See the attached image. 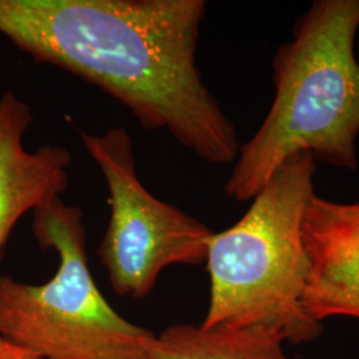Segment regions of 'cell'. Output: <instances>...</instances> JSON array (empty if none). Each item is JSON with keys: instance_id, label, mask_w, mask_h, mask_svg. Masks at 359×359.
Here are the masks:
<instances>
[{"instance_id": "6da1fadb", "label": "cell", "mask_w": 359, "mask_h": 359, "mask_svg": "<svg viewBox=\"0 0 359 359\" xmlns=\"http://www.w3.org/2000/svg\"><path fill=\"white\" fill-rule=\"evenodd\" d=\"M205 13L204 0H0V35L104 90L144 128L231 165L237 130L197 65Z\"/></svg>"}, {"instance_id": "7a4b0ae2", "label": "cell", "mask_w": 359, "mask_h": 359, "mask_svg": "<svg viewBox=\"0 0 359 359\" xmlns=\"http://www.w3.org/2000/svg\"><path fill=\"white\" fill-rule=\"evenodd\" d=\"M359 0H316L271 59L274 99L240 145L226 196L250 201L292 156L358 169Z\"/></svg>"}, {"instance_id": "3957f363", "label": "cell", "mask_w": 359, "mask_h": 359, "mask_svg": "<svg viewBox=\"0 0 359 359\" xmlns=\"http://www.w3.org/2000/svg\"><path fill=\"white\" fill-rule=\"evenodd\" d=\"M316 160L292 156L233 226L213 233L206 253L209 305L203 326L262 327L285 344L321 337L304 294L309 262L302 219L314 192Z\"/></svg>"}, {"instance_id": "277c9868", "label": "cell", "mask_w": 359, "mask_h": 359, "mask_svg": "<svg viewBox=\"0 0 359 359\" xmlns=\"http://www.w3.org/2000/svg\"><path fill=\"white\" fill-rule=\"evenodd\" d=\"M32 216L57 269L39 285L0 276V335L46 359H149L154 334L120 316L93 280L83 210L59 197Z\"/></svg>"}, {"instance_id": "5b68a950", "label": "cell", "mask_w": 359, "mask_h": 359, "mask_svg": "<svg viewBox=\"0 0 359 359\" xmlns=\"http://www.w3.org/2000/svg\"><path fill=\"white\" fill-rule=\"evenodd\" d=\"M80 137L108 189L109 221L97 255L116 294L144 298L163 270L204 264L215 231L144 187L128 129L80 132Z\"/></svg>"}, {"instance_id": "8992f818", "label": "cell", "mask_w": 359, "mask_h": 359, "mask_svg": "<svg viewBox=\"0 0 359 359\" xmlns=\"http://www.w3.org/2000/svg\"><path fill=\"white\" fill-rule=\"evenodd\" d=\"M309 262L304 306L323 323L359 320V203H335L314 194L302 219Z\"/></svg>"}, {"instance_id": "52a82bcc", "label": "cell", "mask_w": 359, "mask_h": 359, "mask_svg": "<svg viewBox=\"0 0 359 359\" xmlns=\"http://www.w3.org/2000/svg\"><path fill=\"white\" fill-rule=\"evenodd\" d=\"M34 123L29 105L11 90L0 95V250L18 221L68 188L72 156L65 147H25Z\"/></svg>"}, {"instance_id": "ba28073f", "label": "cell", "mask_w": 359, "mask_h": 359, "mask_svg": "<svg viewBox=\"0 0 359 359\" xmlns=\"http://www.w3.org/2000/svg\"><path fill=\"white\" fill-rule=\"evenodd\" d=\"M283 345L262 327L180 323L154 335L149 359H290Z\"/></svg>"}, {"instance_id": "9c48e42d", "label": "cell", "mask_w": 359, "mask_h": 359, "mask_svg": "<svg viewBox=\"0 0 359 359\" xmlns=\"http://www.w3.org/2000/svg\"><path fill=\"white\" fill-rule=\"evenodd\" d=\"M0 359H46L35 351L0 335Z\"/></svg>"}, {"instance_id": "30bf717a", "label": "cell", "mask_w": 359, "mask_h": 359, "mask_svg": "<svg viewBox=\"0 0 359 359\" xmlns=\"http://www.w3.org/2000/svg\"><path fill=\"white\" fill-rule=\"evenodd\" d=\"M358 59H359V56H358Z\"/></svg>"}]
</instances>
